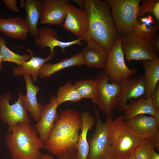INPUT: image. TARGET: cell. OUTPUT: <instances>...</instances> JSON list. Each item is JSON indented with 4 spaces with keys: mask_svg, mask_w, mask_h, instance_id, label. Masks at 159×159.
Listing matches in <instances>:
<instances>
[{
    "mask_svg": "<svg viewBox=\"0 0 159 159\" xmlns=\"http://www.w3.org/2000/svg\"><path fill=\"white\" fill-rule=\"evenodd\" d=\"M153 105L156 110L159 109V82L157 84L151 97Z\"/></svg>",
    "mask_w": 159,
    "mask_h": 159,
    "instance_id": "34",
    "label": "cell"
},
{
    "mask_svg": "<svg viewBox=\"0 0 159 159\" xmlns=\"http://www.w3.org/2000/svg\"><path fill=\"white\" fill-rule=\"evenodd\" d=\"M156 21L151 14L137 19L130 33L150 40L158 31L159 26Z\"/></svg>",
    "mask_w": 159,
    "mask_h": 159,
    "instance_id": "26",
    "label": "cell"
},
{
    "mask_svg": "<svg viewBox=\"0 0 159 159\" xmlns=\"http://www.w3.org/2000/svg\"><path fill=\"white\" fill-rule=\"evenodd\" d=\"M0 3H1V1L0 0Z\"/></svg>",
    "mask_w": 159,
    "mask_h": 159,
    "instance_id": "43",
    "label": "cell"
},
{
    "mask_svg": "<svg viewBox=\"0 0 159 159\" xmlns=\"http://www.w3.org/2000/svg\"><path fill=\"white\" fill-rule=\"evenodd\" d=\"M129 107L125 111L124 120L127 121L141 114H149L154 116L156 111L151 97L146 98L144 96L137 100L131 99Z\"/></svg>",
    "mask_w": 159,
    "mask_h": 159,
    "instance_id": "24",
    "label": "cell"
},
{
    "mask_svg": "<svg viewBox=\"0 0 159 159\" xmlns=\"http://www.w3.org/2000/svg\"><path fill=\"white\" fill-rule=\"evenodd\" d=\"M110 132L114 159H124L133 154L137 146L146 138L133 132L122 116L111 120Z\"/></svg>",
    "mask_w": 159,
    "mask_h": 159,
    "instance_id": "4",
    "label": "cell"
},
{
    "mask_svg": "<svg viewBox=\"0 0 159 159\" xmlns=\"http://www.w3.org/2000/svg\"><path fill=\"white\" fill-rule=\"evenodd\" d=\"M95 79L97 82V91L93 103L107 116L113 115L119 103L121 82L109 83L104 71L99 72Z\"/></svg>",
    "mask_w": 159,
    "mask_h": 159,
    "instance_id": "7",
    "label": "cell"
},
{
    "mask_svg": "<svg viewBox=\"0 0 159 159\" xmlns=\"http://www.w3.org/2000/svg\"><path fill=\"white\" fill-rule=\"evenodd\" d=\"M69 4V1L67 0L44 1L40 24L57 25L63 24Z\"/></svg>",
    "mask_w": 159,
    "mask_h": 159,
    "instance_id": "14",
    "label": "cell"
},
{
    "mask_svg": "<svg viewBox=\"0 0 159 159\" xmlns=\"http://www.w3.org/2000/svg\"><path fill=\"white\" fill-rule=\"evenodd\" d=\"M144 70L146 83L144 97H151L159 80V58L141 60Z\"/></svg>",
    "mask_w": 159,
    "mask_h": 159,
    "instance_id": "25",
    "label": "cell"
},
{
    "mask_svg": "<svg viewBox=\"0 0 159 159\" xmlns=\"http://www.w3.org/2000/svg\"><path fill=\"white\" fill-rule=\"evenodd\" d=\"M86 11L69 4L63 27L84 42L89 28Z\"/></svg>",
    "mask_w": 159,
    "mask_h": 159,
    "instance_id": "12",
    "label": "cell"
},
{
    "mask_svg": "<svg viewBox=\"0 0 159 159\" xmlns=\"http://www.w3.org/2000/svg\"><path fill=\"white\" fill-rule=\"evenodd\" d=\"M147 14L153 16L156 21H159V0H141L138 13L137 17Z\"/></svg>",
    "mask_w": 159,
    "mask_h": 159,
    "instance_id": "30",
    "label": "cell"
},
{
    "mask_svg": "<svg viewBox=\"0 0 159 159\" xmlns=\"http://www.w3.org/2000/svg\"><path fill=\"white\" fill-rule=\"evenodd\" d=\"M56 95V100L58 106L66 101L76 102L82 99L71 80L60 86Z\"/></svg>",
    "mask_w": 159,
    "mask_h": 159,
    "instance_id": "27",
    "label": "cell"
},
{
    "mask_svg": "<svg viewBox=\"0 0 159 159\" xmlns=\"http://www.w3.org/2000/svg\"><path fill=\"white\" fill-rule=\"evenodd\" d=\"M150 150L151 155V159H159V155L155 151L151 141Z\"/></svg>",
    "mask_w": 159,
    "mask_h": 159,
    "instance_id": "37",
    "label": "cell"
},
{
    "mask_svg": "<svg viewBox=\"0 0 159 159\" xmlns=\"http://www.w3.org/2000/svg\"><path fill=\"white\" fill-rule=\"evenodd\" d=\"M84 9L89 21L84 42L92 39L109 52L118 38L109 4L107 0H84Z\"/></svg>",
    "mask_w": 159,
    "mask_h": 159,
    "instance_id": "2",
    "label": "cell"
},
{
    "mask_svg": "<svg viewBox=\"0 0 159 159\" xmlns=\"http://www.w3.org/2000/svg\"><path fill=\"white\" fill-rule=\"evenodd\" d=\"M81 126L79 111L70 109L62 111L44 144V149L57 157L68 150H77Z\"/></svg>",
    "mask_w": 159,
    "mask_h": 159,
    "instance_id": "1",
    "label": "cell"
},
{
    "mask_svg": "<svg viewBox=\"0 0 159 159\" xmlns=\"http://www.w3.org/2000/svg\"><path fill=\"white\" fill-rule=\"evenodd\" d=\"M153 146L155 149L159 151V131L158 130L155 134L151 138L149 139Z\"/></svg>",
    "mask_w": 159,
    "mask_h": 159,
    "instance_id": "36",
    "label": "cell"
},
{
    "mask_svg": "<svg viewBox=\"0 0 159 159\" xmlns=\"http://www.w3.org/2000/svg\"><path fill=\"white\" fill-rule=\"evenodd\" d=\"M117 34L123 37L131 32L137 19L141 0H107Z\"/></svg>",
    "mask_w": 159,
    "mask_h": 159,
    "instance_id": "6",
    "label": "cell"
},
{
    "mask_svg": "<svg viewBox=\"0 0 159 159\" xmlns=\"http://www.w3.org/2000/svg\"><path fill=\"white\" fill-rule=\"evenodd\" d=\"M150 140L145 139L136 148L133 154L135 159H151Z\"/></svg>",
    "mask_w": 159,
    "mask_h": 159,
    "instance_id": "31",
    "label": "cell"
},
{
    "mask_svg": "<svg viewBox=\"0 0 159 159\" xmlns=\"http://www.w3.org/2000/svg\"><path fill=\"white\" fill-rule=\"evenodd\" d=\"M6 6L10 10L16 13L20 11L19 9L17 6L18 2L16 0H3Z\"/></svg>",
    "mask_w": 159,
    "mask_h": 159,
    "instance_id": "33",
    "label": "cell"
},
{
    "mask_svg": "<svg viewBox=\"0 0 159 159\" xmlns=\"http://www.w3.org/2000/svg\"></svg>",
    "mask_w": 159,
    "mask_h": 159,
    "instance_id": "45",
    "label": "cell"
},
{
    "mask_svg": "<svg viewBox=\"0 0 159 159\" xmlns=\"http://www.w3.org/2000/svg\"><path fill=\"white\" fill-rule=\"evenodd\" d=\"M126 122L133 132L146 138H151L159 130V123L153 116L140 115Z\"/></svg>",
    "mask_w": 159,
    "mask_h": 159,
    "instance_id": "19",
    "label": "cell"
},
{
    "mask_svg": "<svg viewBox=\"0 0 159 159\" xmlns=\"http://www.w3.org/2000/svg\"><path fill=\"white\" fill-rule=\"evenodd\" d=\"M2 62V58L0 54V71L2 70V66L1 65V62Z\"/></svg>",
    "mask_w": 159,
    "mask_h": 159,
    "instance_id": "42",
    "label": "cell"
},
{
    "mask_svg": "<svg viewBox=\"0 0 159 159\" xmlns=\"http://www.w3.org/2000/svg\"></svg>",
    "mask_w": 159,
    "mask_h": 159,
    "instance_id": "44",
    "label": "cell"
},
{
    "mask_svg": "<svg viewBox=\"0 0 159 159\" xmlns=\"http://www.w3.org/2000/svg\"><path fill=\"white\" fill-rule=\"evenodd\" d=\"M38 37L35 39V44L36 46L44 49L49 47L50 53H54L55 47L61 48L63 53L65 51V49L74 45L80 46L83 44L80 38L70 41L64 42L59 40L57 38V32L54 28L49 26L38 29Z\"/></svg>",
    "mask_w": 159,
    "mask_h": 159,
    "instance_id": "15",
    "label": "cell"
},
{
    "mask_svg": "<svg viewBox=\"0 0 159 159\" xmlns=\"http://www.w3.org/2000/svg\"><path fill=\"white\" fill-rule=\"evenodd\" d=\"M82 52L84 64L94 68L105 69L109 52L96 41L90 39Z\"/></svg>",
    "mask_w": 159,
    "mask_h": 159,
    "instance_id": "17",
    "label": "cell"
},
{
    "mask_svg": "<svg viewBox=\"0 0 159 159\" xmlns=\"http://www.w3.org/2000/svg\"><path fill=\"white\" fill-rule=\"evenodd\" d=\"M122 37L116 40L109 52L105 72L111 83H120L125 78L136 74L137 69H130L126 65L121 46Z\"/></svg>",
    "mask_w": 159,
    "mask_h": 159,
    "instance_id": "8",
    "label": "cell"
},
{
    "mask_svg": "<svg viewBox=\"0 0 159 159\" xmlns=\"http://www.w3.org/2000/svg\"><path fill=\"white\" fill-rule=\"evenodd\" d=\"M43 3L44 1L41 0H26L23 6L26 13L25 19L29 33L35 39L38 36L37 26L42 15Z\"/></svg>",
    "mask_w": 159,
    "mask_h": 159,
    "instance_id": "23",
    "label": "cell"
},
{
    "mask_svg": "<svg viewBox=\"0 0 159 159\" xmlns=\"http://www.w3.org/2000/svg\"><path fill=\"white\" fill-rule=\"evenodd\" d=\"M81 120V132L80 134L77 147L78 159H87L89 146L87 140V133L95 124L96 118L88 111L80 113Z\"/></svg>",
    "mask_w": 159,
    "mask_h": 159,
    "instance_id": "22",
    "label": "cell"
},
{
    "mask_svg": "<svg viewBox=\"0 0 159 159\" xmlns=\"http://www.w3.org/2000/svg\"><path fill=\"white\" fill-rule=\"evenodd\" d=\"M0 54L2 57V61L13 62L18 65L28 61L31 57L30 54H25L22 55H20L10 49L7 47L4 38L0 35Z\"/></svg>",
    "mask_w": 159,
    "mask_h": 159,
    "instance_id": "29",
    "label": "cell"
},
{
    "mask_svg": "<svg viewBox=\"0 0 159 159\" xmlns=\"http://www.w3.org/2000/svg\"><path fill=\"white\" fill-rule=\"evenodd\" d=\"M157 122L159 123V109L156 110L155 114L153 116Z\"/></svg>",
    "mask_w": 159,
    "mask_h": 159,
    "instance_id": "40",
    "label": "cell"
},
{
    "mask_svg": "<svg viewBox=\"0 0 159 159\" xmlns=\"http://www.w3.org/2000/svg\"><path fill=\"white\" fill-rule=\"evenodd\" d=\"M158 32L150 40L153 47L158 53L159 52V37Z\"/></svg>",
    "mask_w": 159,
    "mask_h": 159,
    "instance_id": "35",
    "label": "cell"
},
{
    "mask_svg": "<svg viewBox=\"0 0 159 159\" xmlns=\"http://www.w3.org/2000/svg\"><path fill=\"white\" fill-rule=\"evenodd\" d=\"M74 85L82 99L90 98L94 101L97 91V82L96 79L80 80Z\"/></svg>",
    "mask_w": 159,
    "mask_h": 159,
    "instance_id": "28",
    "label": "cell"
},
{
    "mask_svg": "<svg viewBox=\"0 0 159 159\" xmlns=\"http://www.w3.org/2000/svg\"><path fill=\"white\" fill-rule=\"evenodd\" d=\"M83 65L84 63L82 54L80 51L70 57L64 58L55 63H45L39 71V76L41 79L49 78L64 69Z\"/></svg>",
    "mask_w": 159,
    "mask_h": 159,
    "instance_id": "21",
    "label": "cell"
},
{
    "mask_svg": "<svg viewBox=\"0 0 159 159\" xmlns=\"http://www.w3.org/2000/svg\"><path fill=\"white\" fill-rule=\"evenodd\" d=\"M12 98L9 92L0 94V119L8 126V132H11L14 126L19 122L30 123V118L27 111L23 106L21 97H19L14 104L9 102Z\"/></svg>",
    "mask_w": 159,
    "mask_h": 159,
    "instance_id": "10",
    "label": "cell"
},
{
    "mask_svg": "<svg viewBox=\"0 0 159 159\" xmlns=\"http://www.w3.org/2000/svg\"><path fill=\"white\" fill-rule=\"evenodd\" d=\"M121 46L128 61L152 60L158 57V53L153 49L150 40L131 33L122 37Z\"/></svg>",
    "mask_w": 159,
    "mask_h": 159,
    "instance_id": "9",
    "label": "cell"
},
{
    "mask_svg": "<svg viewBox=\"0 0 159 159\" xmlns=\"http://www.w3.org/2000/svg\"><path fill=\"white\" fill-rule=\"evenodd\" d=\"M0 32L9 38L23 40L29 33L26 19L18 16L0 18Z\"/></svg>",
    "mask_w": 159,
    "mask_h": 159,
    "instance_id": "18",
    "label": "cell"
},
{
    "mask_svg": "<svg viewBox=\"0 0 159 159\" xmlns=\"http://www.w3.org/2000/svg\"><path fill=\"white\" fill-rule=\"evenodd\" d=\"M56 96L51 94L49 102L43 105L42 111L39 120L32 126L39 135V138L44 144L48 139L58 115Z\"/></svg>",
    "mask_w": 159,
    "mask_h": 159,
    "instance_id": "13",
    "label": "cell"
},
{
    "mask_svg": "<svg viewBox=\"0 0 159 159\" xmlns=\"http://www.w3.org/2000/svg\"><path fill=\"white\" fill-rule=\"evenodd\" d=\"M24 78L26 85V94L24 95L20 91L19 95L24 108L29 112L33 119L37 122L40 119L43 109V105L38 101L37 98V93L40 88L33 84L30 75L24 74Z\"/></svg>",
    "mask_w": 159,
    "mask_h": 159,
    "instance_id": "16",
    "label": "cell"
},
{
    "mask_svg": "<svg viewBox=\"0 0 159 159\" xmlns=\"http://www.w3.org/2000/svg\"><path fill=\"white\" fill-rule=\"evenodd\" d=\"M72 1L77 3L79 5L81 9L85 10L84 0H74Z\"/></svg>",
    "mask_w": 159,
    "mask_h": 159,
    "instance_id": "38",
    "label": "cell"
},
{
    "mask_svg": "<svg viewBox=\"0 0 159 159\" xmlns=\"http://www.w3.org/2000/svg\"><path fill=\"white\" fill-rule=\"evenodd\" d=\"M96 121L94 133L89 140L87 159H114L113 150L110 132V123L113 115L107 116L103 123L97 107L94 104Z\"/></svg>",
    "mask_w": 159,
    "mask_h": 159,
    "instance_id": "5",
    "label": "cell"
},
{
    "mask_svg": "<svg viewBox=\"0 0 159 159\" xmlns=\"http://www.w3.org/2000/svg\"><path fill=\"white\" fill-rule=\"evenodd\" d=\"M57 159H78L77 150H68L57 157Z\"/></svg>",
    "mask_w": 159,
    "mask_h": 159,
    "instance_id": "32",
    "label": "cell"
},
{
    "mask_svg": "<svg viewBox=\"0 0 159 159\" xmlns=\"http://www.w3.org/2000/svg\"><path fill=\"white\" fill-rule=\"evenodd\" d=\"M124 159H135L133 153L126 158Z\"/></svg>",
    "mask_w": 159,
    "mask_h": 159,
    "instance_id": "41",
    "label": "cell"
},
{
    "mask_svg": "<svg viewBox=\"0 0 159 159\" xmlns=\"http://www.w3.org/2000/svg\"><path fill=\"white\" fill-rule=\"evenodd\" d=\"M53 156L49 154H42L41 159H53Z\"/></svg>",
    "mask_w": 159,
    "mask_h": 159,
    "instance_id": "39",
    "label": "cell"
},
{
    "mask_svg": "<svg viewBox=\"0 0 159 159\" xmlns=\"http://www.w3.org/2000/svg\"><path fill=\"white\" fill-rule=\"evenodd\" d=\"M31 123L19 122L4 136L5 143L12 159H41L43 142Z\"/></svg>",
    "mask_w": 159,
    "mask_h": 159,
    "instance_id": "3",
    "label": "cell"
},
{
    "mask_svg": "<svg viewBox=\"0 0 159 159\" xmlns=\"http://www.w3.org/2000/svg\"><path fill=\"white\" fill-rule=\"evenodd\" d=\"M31 55L30 59L23 63L21 65L13 68V74L14 76H19L27 74L30 75L33 82H36L38 80L39 71L44 64L52 59L55 53H50L45 58L34 57L33 53L29 49H26Z\"/></svg>",
    "mask_w": 159,
    "mask_h": 159,
    "instance_id": "20",
    "label": "cell"
},
{
    "mask_svg": "<svg viewBox=\"0 0 159 159\" xmlns=\"http://www.w3.org/2000/svg\"><path fill=\"white\" fill-rule=\"evenodd\" d=\"M146 89L144 74L131 76L125 79L121 82L117 108L120 112H124L129 107L128 100L137 98L144 96Z\"/></svg>",
    "mask_w": 159,
    "mask_h": 159,
    "instance_id": "11",
    "label": "cell"
}]
</instances>
